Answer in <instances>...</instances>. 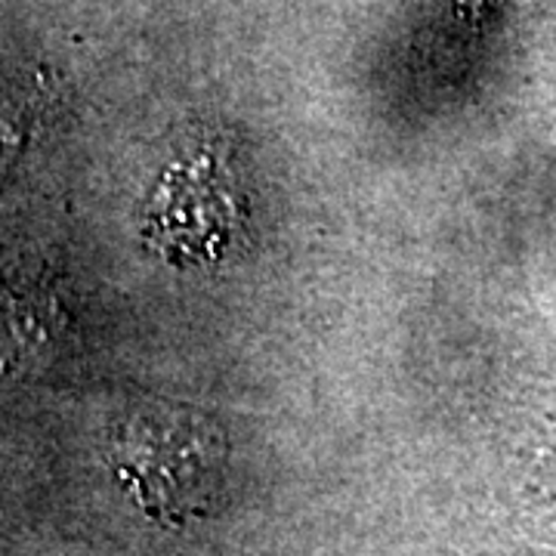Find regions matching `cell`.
Listing matches in <instances>:
<instances>
[{
    "label": "cell",
    "instance_id": "cell-2",
    "mask_svg": "<svg viewBox=\"0 0 556 556\" xmlns=\"http://www.w3.org/2000/svg\"><path fill=\"white\" fill-rule=\"evenodd\" d=\"M142 239L170 266H223L248 244V207L232 167L211 149L174 161L142 211Z\"/></svg>",
    "mask_w": 556,
    "mask_h": 556
},
{
    "label": "cell",
    "instance_id": "cell-1",
    "mask_svg": "<svg viewBox=\"0 0 556 556\" xmlns=\"http://www.w3.org/2000/svg\"><path fill=\"white\" fill-rule=\"evenodd\" d=\"M109 460L146 517L186 526L223 497L229 445L207 415L170 402H142L115 420Z\"/></svg>",
    "mask_w": 556,
    "mask_h": 556
}]
</instances>
